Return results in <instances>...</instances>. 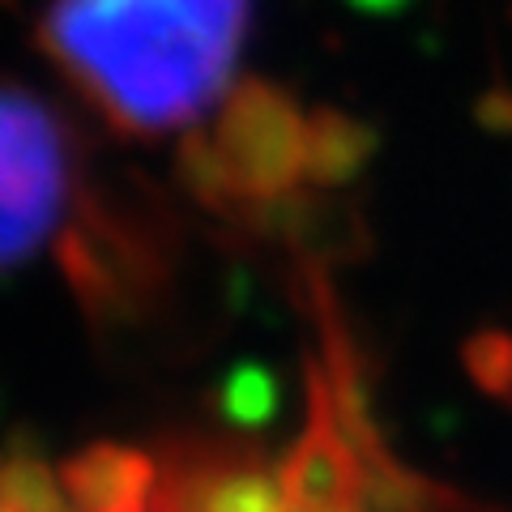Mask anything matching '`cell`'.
<instances>
[{
	"instance_id": "obj_1",
	"label": "cell",
	"mask_w": 512,
	"mask_h": 512,
	"mask_svg": "<svg viewBox=\"0 0 512 512\" xmlns=\"http://www.w3.org/2000/svg\"><path fill=\"white\" fill-rule=\"evenodd\" d=\"M39 47L120 128H184L231 86L239 47L175 0H47Z\"/></svg>"
},
{
	"instance_id": "obj_3",
	"label": "cell",
	"mask_w": 512,
	"mask_h": 512,
	"mask_svg": "<svg viewBox=\"0 0 512 512\" xmlns=\"http://www.w3.org/2000/svg\"><path fill=\"white\" fill-rule=\"evenodd\" d=\"M214 150L231 175L239 197V218H248L261 201L286 197L303 184L308 154V111L265 77L239 82L214 120Z\"/></svg>"
},
{
	"instance_id": "obj_7",
	"label": "cell",
	"mask_w": 512,
	"mask_h": 512,
	"mask_svg": "<svg viewBox=\"0 0 512 512\" xmlns=\"http://www.w3.org/2000/svg\"><path fill=\"white\" fill-rule=\"evenodd\" d=\"M359 13H376V18H389V13H402L410 0H350Z\"/></svg>"
},
{
	"instance_id": "obj_8",
	"label": "cell",
	"mask_w": 512,
	"mask_h": 512,
	"mask_svg": "<svg viewBox=\"0 0 512 512\" xmlns=\"http://www.w3.org/2000/svg\"><path fill=\"white\" fill-rule=\"evenodd\" d=\"M0 5H9V0H0Z\"/></svg>"
},
{
	"instance_id": "obj_4",
	"label": "cell",
	"mask_w": 512,
	"mask_h": 512,
	"mask_svg": "<svg viewBox=\"0 0 512 512\" xmlns=\"http://www.w3.org/2000/svg\"><path fill=\"white\" fill-rule=\"evenodd\" d=\"M380 150L376 124L350 116L342 107L308 111V154H303V184L312 188H346L372 167Z\"/></svg>"
},
{
	"instance_id": "obj_5",
	"label": "cell",
	"mask_w": 512,
	"mask_h": 512,
	"mask_svg": "<svg viewBox=\"0 0 512 512\" xmlns=\"http://www.w3.org/2000/svg\"><path fill=\"white\" fill-rule=\"evenodd\" d=\"M175 180H180L188 197L205 205V210L239 218V197H235L231 175L222 167L210 133H188L180 146H175Z\"/></svg>"
},
{
	"instance_id": "obj_6",
	"label": "cell",
	"mask_w": 512,
	"mask_h": 512,
	"mask_svg": "<svg viewBox=\"0 0 512 512\" xmlns=\"http://www.w3.org/2000/svg\"><path fill=\"white\" fill-rule=\"evenodd\" d=\"M180 9H188L210 35H218L222 43L244 47L248 35V18H252V0H175Z\"/></svg>"
},
{
	"instance_id": "obj_2",
	"label": "cell",
	"mask_w": 512,
	"mask_h": 512,
	"mask_svg": "<svg viewBox=\"0 0 512 512\" xmlns=\"http://www.w3.org/2000/svg\"><path fill=\"white\" fill-rule=\"evenodd\" d=\"M69 141L56 111L22 86H0V274L26 265L69 201Z\"/></svg>"
}]
</instances>
